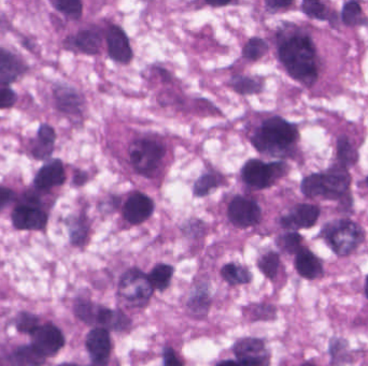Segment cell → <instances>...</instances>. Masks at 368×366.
<instances>
[{"label": "cell", "mask_w": 368, "mask_h": 366, "mask_svg": "<svg viewBox=\"0 0 368 366\" xmlns=\"http://www.w3.org/2000/svg\"><path fill=\"white\" fill-rule=\"evenodd\" d=\"M280 61L288 73L296 81L313 85L318 79L316 47L313 40L304 34H292L280 41L278 49Z\"/></svg>", "instance_id": "1"}, {"label": "cell", "mask_w": 368, "mask_h": 366, "mask_svg": "<svg viewBox=\"0 0 368 366\" xmlns=\"http://www.w3.org/2000/svg\"><path fill=\"white\" fill-rule=\"evenodd\" d=\"M295 125L275 116L266 119L252 136L251 142L260 153L278 156L285 153L299 140Z\"/></svg>", "instance_id": "2"}, {"label": "cell", "mask_w": 368, "mask_h": 366, "mask_svg": "<svg viewBox=\"0 0 368 366\" xmlns=\"http://www.w3.org/2000/svg\"><path fill=\"white\" fill-rule=\"evenodd\" d=\"M351 177L346 168L336 166L324 173L310 174L301 184L304 196L308 198L323 197L337 200L344 198L349 190Z\"/></svg>", "instance_id": "3"}, {"label": "cell", "mask_w": 368, "mask_h": 366, "mask_svg": "<svg viewBox=\"0 0 368 366\" xmlns=\"http://www.w3.org/2000/svg\"><path fill=\"white\" fill-rule=\"evenodd\" d=\"M322 237L338 256H348L363 243L365 233L361 226L349 219H339L324 226Z\"/></svg>", "instance_id": "4"}, {"label": "cell", "mask_w": 368, "mask_h": 366, "mask_svg": "<svg viewBox=\"0 0 368 366\" xmlns=\"http://www.w3.org/2000/svg\"><path fill=\"white\" fill-rule=\"evenodd\" d=\"M287 170V165L283 163H266L260 159H250L241 169V177L250 187L265 189L283 177Z\"/></svg>", "instance_id": "5"}, {"label": "cell", "mask_w": 368, "mask_h": 366, "mask_svg": "<svg viewBox=\"0 0 368 366\" xmlns=\"http://www.w3.org/2000/svg\"><path fill=\"white\" fill-rule=\"evenodd\" d=\"M165 156V147L154 140H138L129 149L134 169L143 177H150L157 171Z\"/></svg>", "instance_id": "6"}, {"label": "cell", "mask_w": 368, "mask_h": 366, "mask_svg": "<svg viewBox=\"0 0 368 366\" xmlns=\"http://www.w3.org/2000/svg\"><path fill=\"white\" fill-rule=\"evenodd\" d=\"M154 288L149 276L138 269H131L122 276L119 295L129 305L143 306L151 299Z\"/></svg>", "instance_id": "7"}, {"label": "cell", "mask_w": 368, "mask_h": 366, "mask_svg": "<svg viewBox=\"0 0 368 366\" xmlns=\"http://www.w3.org/2000/svg\"><path fill=\"white\" fill-rule=\"evenodd\" d=\"M227 215L236 227L249 228L261 221L262 210L257 201L237 196L229 203Z\"/></svg>", "instance_id": "8"}, {"label": "cell", "mask_w": 368, "mask_h": 366, "mask_svg": "<svg viewBox=\"0 0 368 366\" xmlns=\"http://www.w3.org/2000/svg\"><path fill=\"white\" fill-rule=\"evenodd\" d=\"M234 353L243 366H268L271 361L265 344L259 339H240L234 346Z\"/></svg>", "instance_id": "9"}, {"label": "cell", "mask_w": 368, "mask_h": 366, "mask_svg": "<svg viewBox=\"0 0 368 366\" xmlns=\"http://www.w3.org/2000/svg\"><path fill=\"white\" fill-rule=\"evenodd\" d=\"M31 336L34 347L37 348L47 358L56 355L65 345V339L61 330L52 323L39 325Z\"/></svg>", "instance_id": "10"}, {"label": "cell", "mask_w": 368, "mask_h": 366, "mask_svg": "<svg viewBox=\"0 0 368 366\" xmlns=\"http://www.w3.org/2000/svg\"><path fill=\"white\" fill-rule=\"evenodd\" d=\"M12 224L17 230L41 231L47 227L48 215L35 205H20L12 212Z\"/></svg>", "instance_id": "11"}, {"label": "cell", "mask_w": 368, "mask_h": 366, "mask_svg": "<svg viewBox=\"0 0 368 366\" xmlns=\"http://www.w3.org/2000/svg\"><path fill=\"white\" fill-rule=\"evenodd\" d=\"M108 54L112 61L127 65L134 57L129 37L120 26H110L107 31Z\"/></svg>", "instance_id": "12"}, {"label": "cell", "mask_w": 368, "mask_h": 366, "mask_svg": "<svg viewBox=\"0 0 368 366\" xmlns=\"http://www.w3.org/2000/svg\"><path fill=\"white\" fill-rule=\"evenodd\" d=\"M154 202L145 193H135L124 204L123 216L132 225H140L151 217Z\"/></svg>", "instance_id": "13"}, {"label": "cell", "mask_w": 368, "mask_h": 366, "mask_svg": "<svg viewBox=\"0 0 368 366\" xmlns=\"http://www.w3.org/2000/svg\"><path fill=\"white\" fill-rule=\"evenodd\" d=\"M320 209L313 204H299L291 213L280 219V225L285 229H307L313 227L319 219Z\"/></svg>", "instance_id": "14"}, {"label": "cell", "mask_w": 368, "mask_h": 366, "mask_svg": "<svg viewBox=\"0 0 368 366\" xmlns=\"http://www.w3.org/2000/svg\"><path fill=\"white\" fill-rule=\"evenodd\" d=\"M87 348L96 365L104 366L109 361L111 341L109 331L104 328H95L87 337Z\"/></svg>", "instance_id": "15"}, {"label": "cell", "mask_w": 368, "mask_h": 366, "mask_svg": "<svg viewBox=\"0 0 368 366\" xmlns=\"http://www.w3.org/2000/svg\"><path fill=\"white\" fill-rule=\"evenodd\" d=\"M54 98L56 107L68 115H80L84 105L83 97L77 89L65 84H59L54 87Z\"/></svg>", "instance_id": "16"}, {"label": "cell", "mask_w": 368, "mask_h": 366, "mask_svg": "<svg viewBox=\"0 0 368 366\" xmlns=\"http://www.w3.org/2000/svg\"><path fill=\"white\" fill-rule=\"evenodd\" d=\"M65 182V169L59 159H53L45 163L35 177V186L40 190H50L63 185Z\"/></svg>", "instance_id": "17"}, {"label": "cell", "mask_w": 368, "mask_h": 366, "mask_svg": "<svg viewBox=\"0 0 368 366\" xmlns=\"http://www.w3.org/2000/svg\"><path fill=\"white\" fill-rule=\"evenodd\" d=\"M66 49L87 54L96 55L99 53L101 47V34L95 29H83L76 36L67 38L65 41Z\"/></svg>", "instance_id": "18"}, {"label": "cell", "mask_w": 368, "mask_h": 366, "mask_svg": "<svg viewBox=\"0 0 368 366\" xmlns=\"http://www.w3.org/2000/svg\"><path fill=\"white\" fill-rule=\"evenodd\" d=\"M25 70L26 66L17 55L0 47V86L17 81Z\"/></svg>", "instance_id": "19"}, {"label": "cell", "mask_w": 368, "mask_h": 366, "mask_svg": "<svg viewBox=\"0 0 368 366\" xmlns=\"http://www.w3.org/2000/svg\"><path fill=\"white\" fill-rule=\"evenodd\" d=\"M295 268L302 277L307 278L310 281L320 277L323 273V265L319 258L307 248H302L296 254Z\"/></svg>", "instance_id": "20"}, {"label": "cell", "mask_w": 368, "mask_h": 366, "mask_svg": "<svg viewBox=\"0 0 368 366\" xmlns=\"http://www.w3.org/2000/svg\"><path fill=\"white\" fill-rule=\"evenodd\" d=\"M47 357L33 345L21 346L10 355L9 361L13 366H42Z\"/></svg>", "instance_id": "21"}, {"label": "cell", "mask_w": 368, "mask_h": 366, "mask_svg": "<svg viewBox=\"0 0 368 366\" xmlns=\"http://www.w3.org/2000/svg\"><path fill=\"white\" fill-rule=\"evenodd\" d=\"M229 86L234 92L243 96L257 95L263 89L261 82L247 75H236L232 78Z\"/></svg>", "instance_id": "22"}, {"label": "cell", "mask_w": 368, "mask_h": 366, "mask_svg": "<svg viewBox=\"0 0 368 366\" xmlns=\"http://www.w3.org/2000/svg\"><path fill=\"white\" fill-rule=\"evenodd\" d=\"M337 157L341 161V167H352L357 163L359 159V154L355 146L352 145L351 142L348 138L341 137L337 142Z\"/></svg>", "instance_id": "23"}, {"label": "cell", "mask_w": 368, "mask_h": 366, "mask_svg": "<svg viewBox=\"0 0 368 366\" xmlns=\"http://www.w3.org/2000/svg\"><path fill=\"white\" fill-rule=\"evenodd\" d=\"M221 274L225 281L233 286L248 284L252 278L249 270L234 265V263L224 265Z\"/></svg>", "instance_id": "24"}, {"label": "cell", "mask_w": 368, "mask_h": 366, "mask_svg": "<svg viewBox=\"0 0 368 366\" xmlns=\"http://www.w3.org/2000/svg\"><path fill=\"white\" fill-rule=\"evenodd\" d=\"M173 267L168 265H159L154 268L153 271L149 275L150 283L154 289L165 290L171 284L173 277Z\"/></svg>", "instance_id": "25"}, {"label": "cell", "mask_w": 368, "mask_h": 366, "mask_svg": "<svg viewBox=\"0 0 368 366\" xmlns=\"http://www.w3.org/2000/svg\"><path fill=\"white\" fill-rule=\"evenodd\" d=\"M343 22L348 26L367 25L368 20L363 14L361 6L355 1L346 3L343 8Z\"/></svg>", "instance_id": "26"}, {"label": "cell", "mask_w": 368, "mask_h": 366, "mask_svg": "<svg viewBox=\"0 0 368 366\" xmlns=\"http://www.w3.org/2000/svg\"><path fill=\"white\" fill-rule=\"evenodd\" d=\"M51 5L67 19L79 20L83 13V5L78 0H52Z\"/></svg>", "instance_id": "27"}, {"label": "cell", "mask_w": 368, "mask_h": 366, "mask_svg": "<svg viewBox=\"0 0 368 366\" xmlns=\"http://www.w3.org/2000/svg\"><path fill=\"white\" fill-rule=\"evenodd\" d=\"M267 51V42L262 38L253 37L243 47V56L248 61H257L261 59Z\"/></svg>", "instance_id": "28"}, {"label": "cell", "mask_w": 368, "mask_h": 366, "mask_svg": "<svg viewBox=\"0 0 368 366\" xmlns=\"http://www.w3.org/2000/svg\"><path fill=\"white\" fill-rule=\"evenodd\" d=\"M70 241L73 245H83L87 240L89 226L83 217L73 218L70 219L69 224Z\"/></svg>", "instance_id": "29"}, {"label": "cell", "mask_w": 368, "mask_h": 366, "mask_svg": "<svg viewBox=\"0 0 368 366\" xmlns=\"http://www.w3.org/2000/svg\"><path fill=\"white\" fill-rule=\"evenodd\" d=\"M101 306L95 305L92 302L80 300L76 303L75 313L76 316L82 321L89 325H93L97 322L98 312Z\"/></svg>", "instance_id": "30"}, {"label": "cell", "mask_w": 368, "mask_h": 366, "mask_svg": "<svg viewBox=\"0 0 368 366\" xmlns=\"http://www.w3.org/2000/svg\"><path fill=\"white\" fill-rule=\"evenodd\" d=\"M220 182L213 174H204L194 184L193 191L196 197H206L212 190L219 187Z\"/></svg>", "instance_id": "31"}, {"label": "cell", "mask_w": 368, "mask_h": 366, "mask_svg": "<svg viewBox=\"0 0 368 366\" xmlns=\"http://www.w3.org/2000/svg\"><path fill=\"white\" fill-rule=\"evenodd\" d=\"M280 257L277 253H267L260 259L259 268L266 277L274 279L279 270Z\"/></svg>", "instance_id": "32"}, {"label": "cell", "mask_w": 368, "mask_h": 366, "mask_svg": "<svg viewBox=\"0 0 368 366\" xmlns=\"http://www.w3.org/2000/svg\"><path fill=\"white\" fill-rule=\"evenodd\" d=\"M302 10L310 19L320 20V21L329 19L327 6L320 1L306 0L302 3Z\"/></svg>", "instance_id": "33"}, {"label": "cell", "mask_w": 368, "mask_h": 366, "mask_svg": "<svg viewBox=\"0 0 368 366\" xmlns=\"http://www.w3.org/2000/svg\"><path fill=\"white\" fill-rule=\"evenodd\" d=\"M15 325L21 333L31 334V335L39 328V318L34 314L23 312L17 316Z\"/></svg>", "instance_id": "34"}, {"label": "cell", "mask_w": 368, "mask_h": 366, "mask_svg": "<svg viewBox=\"0 0 368 366\" xmlns=\"http://www.w3.org/2000/svg\"><path fill=\"white\" fill-rule=\"evenodd\" d=\"M348 342L345 339H339V337H333L330 341L329 351L331 355L332 362L333 363H338V362H343L347 359L348 356Z\"/></svg>", "instance_id": "35"}, {"label": "cell", "mask_w": 368, "mask_h": 366, "mask_svg": "<svg viewBox=\"0 0 368 366\" xmlns=\"http://www.w3.org/2000/svg\"><path fill=\"white\" fill-rule=\"evenodd\" d=\"M302 241H303V237H301V234L297 232H290L280 239L279 243L280 246L288 253L297 254L302 249Z\"/></svg>", "instance_id": "36"}, {"label": "cell", "mask_w": 368, "mask_h": 366, "mask_svg": "<svg viewBox=\"0 0 368 366\" xmlns=\"http://www.w3.org/2000/svg\"><path fill=\"white\" fill-rule=\"evenodd\" d=\"M209 297L207 292L199 290L194 293L193 297L190 299L189 307L192 312L197 314H206L209 309Z\"/></svg>", "instance_id": "37"}, {"label": "cell", "mask_w": 368, "mask_h": 366, "mask_svg": "<svg viewBox=\"0 0 368 366\" xmlns=\"http://www.w3.org/2000/svg\"><path fill=\"white\" fill-rule=\"evenodd\" d=\"M17 94L8 86H0V109H10L17 103Z\"/></svg>", "instance_id": "38"}, {"label": "cell", "mask_w": 368, "mask_h": 366, "mask_svg": "<svg viewBox=\"0 0 368 366\" xmlns=\"http://www.w3.org/2000/svg\"><path fill=\"white\" fill-rule=\"evenodd\" d=\"M54 146L49 145V144L43 143V142L35 141L33 149H31V155L35 159L45 160L53 153Z\"/></svg>", "instance_id": "39"}, {"label": "cell", "mask_w": 368, "mask_h": 366, "mask_svg": "<svg viewBox=\"0 0 368 366\" xmlns=\"http://www.w3.org/2000/svg\"><path fill=\"white\" fill-rule=\"evenodd\" d=\"M38 140L43 142V143L54 146L56 140L55 130L48 124H42L38 129Z\"/></svg>", "instance_id": "40"}, {"label": "cell", "mask_w": 368, "mask_h": 366, "mask_svg": "<svg viewBox=\"0 0 368 366\" xmlns=\"http://www.w3.org/2000/svg\"><path fill=\"white\" fill-rule=\"evenodd\" d=\"M254 315H257V319L271 320L276 317V309L274 306L262 304L257 306V312Z\"/></svg>", "instance_id": "41"}, {"label": "cell", "mask_w": 368, "mask_h": 366, "mask_svg": "<svg viewBox=\"0 0 368 366\" xmlns=\"http://www.w3.org/2000/svg\"><path fill=\"white\" fill-rule=\"evenodd\" d=\"M15 198V193L10 188L0 186V211L8 207Z\"/></svg>", "instance_id": "42"}, {"label": "cell", "mask_w": 368, "mask_h": 366, "mask_svg": "<svg viewBox=\"0 0 368 366\" xmlns=\"http://www.w3.org/2000/svg\"><path fill=\"white\" fill-rule=\"evenodd\" d=\"M164 363L165 366H184L171 348H165L164 350Z\"/></svg>", "instance_id": "43"}, {"label": "cell", "mask_w": 368, "mask_h": 366, "mask_svg": "<svg viewBox=\"0 0 368 366\" xmlns=\"http://www.w3.org/2000/svg\"><path fill=\"white\" fill-rule=\"evenodd\" d=\"M292 5L293 1H287V0H267L265 3L266 9L271 13L280 9H287Z\"/></svg>", "instance_id": "44"}, {"label": "cell", "mask_w": 368, "mask_h": 366, "mask_svg": "<svg viewBox=\"0 0 368 366\" xmlns=\"http://www.w3.org/2000/svg\"><path fill=\"white\" fill-rule=\"evenodd\" d=\"M87 180H89V175H87V172L78 171L76 172L75 175H73V185L77 186V187H81L84 184L87 183Z\"/></svg>", "instance_id": "45"}, {"label": "cell", "mask_w": 368, "mask_h": 366, "mask_svg": "<svg viewBox=\"0 0 368 366\" xmlns=\"http://www.w3.org/2000/svg\"><path fill=\"white\" fill-rule=\"evenodd\" d=\"M217 366H243V365H241V364H240L239 362L224 361V362H221V363L218 364Z\"/></svg>", "instance_id": "46"}, {"label": "cell", "mask_w": 368, "mask_h": 366, "mask_svg": "<svg viewBox=\"0 0 368 366\" xmlns=\"http://www.w3.org/2000/svg\"><path fill=\"white\" fill-rule=\"evenodd\" d=\"M231 3H207L208 6L213 8L224 7V6H229Z\"/></svg>", "instance_id": "47"}, {"label": "cell", "mask_w": 368, "mask_h": 366, "mask_svg": "<svg viewBox=\"0 0 368 366\" xmlns=\"http://www.w3.org/2000/svg\"><path fill=\"white\" fill-rule=\"evenodd\" d=\"M365 295L366 298L368 299V275L367 277H366V281H365Z\"/></svg>", "instance_id": "48"}, {"label": "cell", "mask_w": 368, "mask_h": 366, "mask_svg": "<svg viewBox=\"0 0 368 366\" xmlns=\"http://www.w3.org/2000/svg\"><path fill=\"white\" fill-rule=\"evenodd\" d=\"M59 366H79V365H77V364L64 363V364H61V365H59Z\"/></svg>", "instance_id": "49"}, {"label": "cell", "mask_w": 368, "mask_h": 366, "mask_svg": "<svg viewBox=\"0 0 368 366\" xmlns=\"http://www.w3.org/2000/svg\"><path fill=\"white\" fill-rule=\"evenodd\" d=\"M302 366H317V365H315V364H313V363H305V364H303V365Z\"/></svg>", "instance_id": "50"}, {"label": "cell", "mask_w": 368, "mask_h": 366, "mask_svg": "<svg viewBox=\"0 0 368 366\" xmlns=\"http://www.w3.org/2000/svg\"><path fill=\"white\" fill-rule=\"evenodd\" d=\"M366 182H367V184H368V177H367V180H366Z\"/></svg>", "instance_id": "51"}, {"label": "cell", "mask_w": 368, "mask_h": 366, "mask_svg": "<svg viewBox=\"0 0 368 366\" xmlns=\"http://www.w3.org/2000/svg\"><path fill=\"white\" fill-rule=\"evenodd\" d=\"M0 366H3V365H1V364H0Z\"/></svg>", "instance_id": "52"}, {"label": "cell", "mask_w": 368, "mask_h": 366, "mask_svg": "<svg viewBox=\"0 0 368 366\" xmlns=\"http://www.w3.org/2000/svg\"></svg>", "instance_id": "53"}]
</instances>
